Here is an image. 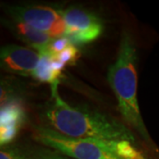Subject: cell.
<instances>
[{"label": "cell", "mask_w": 159, "mask_h": 159, "mask_svg": "<svg viewBox=\"0 0 159 159\" xmlns=\"http://www.w3.org/2000/svg\"><path fill=\"white\" fill-rule=\"evenodd\" d=\"M57 86L58 80L51 84V102L46 110V119L54 130L74 139L136 142L132 132L116 119L95 111L69 105L59 96Z\"/></svg>", "instance_id": "1"}, {"label": "cell", "mask_w": 159, "mask_h": 159, "mask_svg": "<svg viewBox=\"0 0 159 159\" xmlns=\"http://www.w3.org/2000/svg\"><path fill=\"white\" fill-rule=\"evenodd\" d=\"M137 55L135 44L129 33L123 32L116 61L110 66L108 81L119 102L120 113L150 147L151 140L137 100Z\"/></svg>", "instance_id": "2"}, {"label": "cell", "mask_w": 159, "mask_h": 159, "mask_svg": "<svg viewBox=\"0 0 159 159\" xmlns=\"http://www.w3.org/2000/svg\"><path fill=\"white\" fill-rule=\"evenodd\" d=\"M35 139L73 159H122L109 147L108 140L74 139L48 127H38Z\"/></svg>", "instance_id": "3"}, {"label": "cell", "mask_w": 159, "mask_h": 159, "mask_svg": "<svg viewBox=\"0 0 159 159\" xmlns=\"http://www.w3.org/2000/svg\"><path fill=\"white\" fill-rule=\"evenodd\" d=\"M9 12L14 21L26 23L53 39L64 36L66 25L62 11L45 6H24L11 7Z\"/></svg>", "instance_id": "4"}, {"label": "cell", "mask_w": 159, "mask_h": 159, "mask_svg": "<svg viewBox=\"0 0 159 159\" xmlns=\"http://www.w3.org/2000/svg\"><path fill=\"white\" fill-rule=\"evenodd\" d=\"M62 14L66 25L64 36L73 44L90 43L102 34V22L92 12L71 7Z\"/></svg>", "instance_id": "5"}, {"label": "cell", "mask_w": 159, "mask_h": 159, "mask_svg": "<svg viewBox=\"0 0 159 159\" xmlns=\"http://www.w3.org/2000/svg\"><path fill=\"white\" fill-rule=\"evenodd\" d=\"M41 59V54L27 47L10 44L0 51L1 66L8 72L22 75L34 74Z\"/></svg>", "instance_id": "6"}, {"label": "cell", "mask_w": 159, "mask_h": 159, "mask_svg": "<svg viewBox=\"0 0 159 159\" xmlns=\"http://www.w3.org/2000/svg\"><path fill=\"white\" fill-rule=\"evenodd\" d=\"M0 143L6 146L15 138L25 121V111L18 102H8L1 107Z\"/></svg>", "instance_id": "7"}, {"label": "cell", "mask_w": 159, "mask_h": 159, "mask_svg": "<svg viewBox=\"0 0 159 159\" xmlns=\"http://www.w3.org/2000/svg\"><path fill=\"white\" fill-rule=\"evenodd\" d=\"M15 32L28 44L34 47L40 54L43 53L53 38L43 32L32 28L26 23L14 21Z\"/></svg>", "instance_id": "8"}, {"label": "cell", "mask_w": 159, "mask_h": 159, "mask_svg": "<svg viewBox=\"0 0 159 159\" xmlns=\"http://www.w3.org/2000/svg\"><path fill=\"white\" fill-rule=\"evenodd\" d=\"M64 66L47 55H41L39 64L32 76L40 81L54 83L58 80Z\"/></svg>", "instance_id": "9"}, {"label": "cell", "mask_w": 159, "mask_h": 159, "mask_svg": "<svg viewBox=\"0 0 159 159\" xmlns=\"http://www.w3.org/2000/svg\"><path fill=\"white\" fill-rule=\"evenodd\" d=\"M40 155L39 151L17 145H6L0 150V159H38Z\"/></svg>", "instance_id": "10"}, {"label": "cell", "mask_w": 159, "mask_h": 159, "mask_svg": "<svg viewBox=\"0 0 159 159\" xmlns=\"http://www.w3.org/2000/svg\"><path fill=\"white\" fill-rule=\"evenodd\" d=\"M109 144L111 149L122 159H146L130 142L109 141Z\"/></svg>", "instance_id": "11"}, {"label": "cell", "mask_w": 159, "mask_h": 159, "mask_svg": "<svg viewBox=\"0 0 159 159\" xmlns=\"http://www.w3.org/2000/svg\"><path fill=\"white\" fill-rule=\"evenodd\" d=\"M78 56H79V51L77 50V48L73 43H71L64 51L57 53V55L49 56V57H51L53 60L59 63L65 67L66 65L74 63L77 59Z\"/></svg>", "instance_id": "12"}, {"label": "cell", "mask_w": 159, "mask_h": 159, "mask_svg": "<svg viewBox=\"0 0 159 159\" xmlns=\"http://www.w3.org/2000/svg\"><path fill=\"white\" fill-rule=\"evenodd\" d=\"M38 159H73L68 157L60 155L58 152H51V151H43L41 152Z\"/></svg>", "instance_id": "13"}]
</instances>
